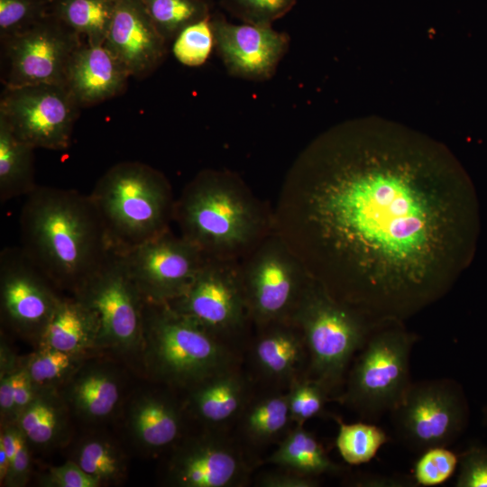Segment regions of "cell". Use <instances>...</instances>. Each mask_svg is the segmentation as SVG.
Returning <instances> with one entry per match:
<instances>
[{
	"instance_id": "cell-1",
	"label": "cell",
	"mask_w": 487,
	"mask_h": 487,
	"mask_svg": "<svg viewBox=\"0 0 487 487\" xmlns=\"http://www.w3.org/2000/svg\"><path fill=\"white\" fill-rule=\"evenodd\" d=\"M272 214L310 278L377 326L402 324L446 296L480 232L475 188L454 153L379 116L312 140Z\"/></svg>"
},
{
	"instance_id": "cell-2",
	"label": "cell",
	"mask_w": 487,
	"mask_h": 487,
	"mask_svg": "<svg viewBox=\"0 0 487 487\" xmlns=\"http://www.w3.org/2000/svg\"><path fill=\"white\" fill-rule=\"evenodd\" d=\"M25 254L59 290L74 294L111 252L89 195L74 189L37 188L20 216Z\"/></svg>"
},
{
	"instance_id": "cell-3",
	"label": "cell",
	"mask_w": 487,
	"mask_h": 487,
	"mask_svg": "<svg viewBox=\"0 0 487 487\" xmlns=\"http://www.w3.org/2000/svg\"><path fill=\"white\" fill-rule=\"evenodd\" d=\"M173 220L207 259L241 261L273 231V214L225 170L198 172L175 201Z\"/></svg>"
},
{
	"instance_id": "cell-4",
	"label": "cell",
	"mask_w": 487,
	"mask_h": 487,
	"mask_svg": "<svg viewBox=\"0 0 487 487\" xmlns=\"http://www.w3.org/2000/svg\"><path fill=\"white\" fill-rule=\"evenodd\" d=\"M88 195L115 253H125L167 232L174 217L176 200L169 180L142 162L115 164Z\"/></svg>"
},
{
	"instance_id": "cell-5",
	"label": "cell",
	"mask_w": 487,
	"mask_h": 487,
	"mask_svg": "<svg viewBox=\"0 0 487 487\" xmlns=\"http://www.w3.org/2000/svg\"><path fill=\"white\" fill-rule=\"evenodd\" d=\"M141 352L156 380L188 390L239 362L229 344L164 303H144Z\"/></svg>"
},
{
	"instance_id": "cell-6",
	"label": "cell",
	"mask_w": 487,
	"mask_h": 487,
	"mask_svg": "<svg viewBox=\"0 0 487 487\" xmlns=\"http://www.w3.org/2000/svg\"><path fill=\"white\" fill-rule=\"evenodd\" d=\"M290 320L301 331L306 344V376L321 383L332 397H337L353 358L378 326L334 299L312 279Z\"/></svg>"
},
{
	"instance_id": "cell-7",
	"label": "cell",
	"mask_w": 487,
	"mask_h": 487,
	"mask_svg": "<svg viewBox=\"0 0 487 487\" xmlns=\"http://www.w3.org/2000/svg\"><path fill=\"white\" fill-rule=\"evenodd\" d=\"M417 335L402 324L376 327L357 353L337 400L375 419L391 412L410 384V355Z\"/></svg>"
},
{
	"instance_id": "cell-8",
	"label": "cell",
	"mask_w": 487,
	"mask_h": 487,
	"mask_svg": "<svg viewBox=\"0 0 487 487\" xmlns=\"http://www.w3.org/2000/svg\"><path fill=\"white\" fill-rule=\"evenodd\" d=\"M240 269L257 329L290 320L311 278L286 242L273 230L240 261Z\"/></svg>"
},
{
	"instance_id": "cell-9",
	"label": "cell",
	"mask_w": 487,
	"mask_h": 487,
	"mask_svg": "<svg viewBox=\"0 0 487 487\" xmlns=\"http://www.w3.org/2000/svg\"><path fill=\"white\" fill-rule=\"evenodd\" d=\"M70 295L85 303L97 317L95 349L123 354L141 351L145 301L122 253L111 251L98 269Z\"/></svg>"
},
{
	"instance_id": "cell-10",
	"label": "cell",
	"mask_w": 487,
	"mask_h": 487,
	"mask_svg": "<svg viewBox=\"0 0 487 487\" xmlns=\"http://www.w3.org/2000/svg\"><path fill=\"white\" fill-rule=\"evenodd\" d=\"M391 413L399 437L420 454L453 444L467 426L469 409L461 386L444 378L411 383Z\"/></svg>"
},
{
	"instance_id": "cell-11",
	"label": "cell",
	"mask_w": 487,
	"mask_h": 487,
	"mask_svg": "<svg viewBox=\"0 0 487 487\" xmlns=\"http://www.w3.org/2000/svg\"><path fill=\"white\" fill-rule=\"evenodd\" d=\"M166 304L229 345L251 322L240 261L207 259L188 289Z\"/></svg>"
},
{
	"instance_id": "cell-12",
	"label": "cell",
	"mask_w": 487,
	"mask_h": 487,
	"mask_svg": "<svg viewBox=\"0 0 487 487\" xmlns=\"http://www.w3.org/2000/svg\"><path fill=\"white\" fill-rule=\"evenodd\" d=\"M79 108L67 87L57 84L4 87L0 98V117L34 149H68Z\"/></svg>"
},
{
	"instance_id": "cell-13",
	"label": "cell",
	"mask_w": 487,
	"mask_h": 487,
	"mask_svg": "<svg viewBox=\"0 0 487 487\" xmlns=\"http://www.w3.org/2000/svg\"><path fill=\"white\" fill-rule=\"evenodd\" d=\"M83 41L51 12L25 31L1 40L4 87L65 86L68 66Z\"/></svg>"
},
{
	"instance_id": "cell-14",
	"label": "cell",
	"mask_w": 487,
	"mask_h": 487,
	"mask_svg": "<svg viewBox=\"0 0 487 487\" xmlns=\"http://www.w3.org/2000/svg\"><path fill=\"white\" fill-rule=\"evenodd\" d=\"M20 248L0 255V305L4 323L39 344L61 295Z\"/></svg>"
},
{
	"instance_id": "cell-15",
	"label": "cell",
	"mask_w": 487,
	"mask_h": 487,
	"mask_svg": "<svg viewBox=\"0 0 487 487\" xmlns=\"http://www.w3.org/2000/svg\"><path fill=\"white\" fill-rule=\"evenodd\" d=\"M122 254L144 301L165 304L188 289L207 259L170 230Z\"/></svg>"
},
{
	"instance_id": "cell-16",
	"label": "cell",
	"mask_w": 487,
	"mask_h": 487,
	"mask_svg": "<svg viewBox=\"0 0 487 487\" xmlns=\"http://www.w3.org/2000/svg\"><path fill=\"white\" fill-rule=\"evenodd\" d=\"M250 472L235 441L211 429L177 446L169 461L166 479L177 487H239L248 482Z\"/></svg>"
},
{
	"instance_id": "cell-17",
	"label": "cell",
	"mask_w": 487,
	"mask_h": 487,
	"mask_svg": "<svg viewBox=\"0 0 487 487\" xmlns=\"http://www.w3.org/2000/svg\"><path fill=\"white\" fill-rule=\"evenodd\" d=\"M215 48L228 73L248 80L271 78L286 54L289 37L271 26L234 24L216 14L210 16Z\"/></svg>"
},
{
	"instance_id": "cell-18",
	"label": "cell",
	"mask_w": 487,
	"mask_h": 487,
	"mask_svg": "<svg viewBox=\"0 0 487 487\" xmlns=\"http://www.w3.org/2000/svg\"><path fill=\"white\" fill-rule=\"evenodd\" d=\"M167 43L142 0H117L104 44L130 77L142 78L154 71L167 54Z\"/></svg>"
},
{
	"instance_id": "cell-19",
	"label": "cell",
	"mask_w": 487,
	"mask_h": 487,
	"mask_svg": "<svg viewBox=\"0 0 487 487\" xmlns=\"http://www.w3.org/2000/svg\"><path fill=\"white\" fill-rule=\"evenodd\" d=\"M129 73L103 44L83 41L66 71L65 87L82 106L106 101L124 91Z\"/></svg>"
},
{
	"instance_id": "cell-20",
	"label": "cell",
	"mask_w": 487,
	"mask_h": 487,
	"mask_svg": "<svg viewBox=\"0 0 487 487\" xmlns=\"http://www.w3.org/2000/svg\"><path fill=\"white\" fill-rule=\"evenodd\" d=\"M257 371L266 379L289 384L308 367V351L303 335L291 321L271 324L258 329L252 348Z\"/></svg>"
},
{
	"instance_id": "cell-21",
	"label": "cell",
	"mask_w": 487,
	"mask_h": 487,
	"mask_svg": "<svg viewBox=\"0 0 487 487\" xmlns=\"http://www.w3.org/2000/svg\"><path fill=\"white\" fill-rule=\"evenodd\" d=\"M249 399L248 382L237 366L191 388L188 404L197 418L216 429L238 418Z\"/></svg>"
},
{
	"instance_id": "cell-22",
	"label": "cell",
	"mask_w": 487,
	"mask_h": 487,
	"mask_svg": "<svg viewBox=\"0 0 487 487\" xmlns=\"http://www.w3.org/2000/svg\"><path fill=\"white\" fill-rule=\"evenodd\" d=\"M122 384L111 367H79L65 382L62 396L69 409L82 419L96 422L108 418L119 405Z\"/></svg>"
},
{
	"instance_id": "cell-23",
	"label": "cell",
	"mask_w": 487,
	"mask_h": 487,
	"mask_svg": "<svg viewBox=\"0 0 487 487\" xmlns=\"http://www.w3.org/2000/svg\"><path fill=\"white\" fill-rule=\"evenodd\" d=\"M128 427L139 446L156 452L171 446L179 438L181 413L168 396L156 392L143 393L131 403Z\"/></svg>"
},
{
	"instance_id": "cell-24",
	"label": "cell",
	"mask_w": 487,
	"mask_h": 487,
	"mask_svg": "<svg viewBox=\"0 0 487 487\" xmlns=\"http://www.w3.org/2000/svg\"><path fill=\"white\" fill-rule=\"evenodd\" d=\"M97 329L91 308L74 295L61 296L39 345L83 354L95 349Z\"/></svg>"
},
{
	"instance_id": "cell-25",
	"label": "cell",
	"mask_w": 487,
	"mask_h": 487,
	"mask_svg": "<svg viewBox=\"0 0 487 487\" xmlns=\"http://www.w3.org/2000/svg\"><path fill=\"white\" fill-rule=\"evenodd\" d=\"M69 408L56 388L37 389L33 400L15 424L29 443L41 448L55 447L69 434Z\"/></svg>"
},
{
	"instance_id": "cell-26",
	"label": "cell",
	"mask_w": 487,
	"mask_h": 487,
	"mask_svg": "<svg viewBox=\"0 0 487 487\" xmlns=\"http://www.w3.org/2000/svg\"><path fill=\"white\" fill-rule=\"evenodd\" d=\"M244 440L259 447L283 437L292 423L287 392H272L247 401L238 417Z\"/></svg>"
},
{
	"instance_id": "cell-27",
	"label": "cell",
	"mask_w": 487,
	"mask_h": 487,
	"mask_svg": "<svg viewBox=\"0 0 487 487\" xmlns=\"http://www.w3.org/2000/svg\"><path fill=\"white\" fill-rule=\"evenodd\" d=\"M267 462L316 478L324 474H339L343 471L342 466L328 457L317 437L303 426L289 429Z\"/></svg>"
},
{
	"instance_id": "cell-28",
	"label": "cell",
	"mask_w": 487,
	"mask_h": 487,
	"mask_svg": "<svg viewBox=\"0 0 487 487\" xmlns=\"http://www.w3.org/2000/svg\"><path fill=\"white\" fill-rule=\"evenodd\" d=\"M34 148L20 140L0 117V200L28 196L36 188Z\"/></svg>"
},
{
	"instance_id": "cell-29",
	"label": "cell",
	"mask_w": 487,
	"mask_h": 487,
	"mask_svg": "<svg viewBox=\"0 0 487 487\" xmlns=\"http://www.w3.org/2000/svg\"><path fill=\"white\" fill-rule=\"evenodd\" d=\"M117 0H53L51 13L90 44H103Z\"/></svg>"
},
{
	"instance_id": "cell-30",
	"label": "cell",
	"mask_w": 487,
	"mask_h": 487,
	"mask_svg": "<svg viewBox=\"0 0 487 487\" xmlns=\"http://www.w3.org/2000/svg\"><path fill=\"white\" fill-rule=\"evenodd\" d=\"M73 461L95 479L99 486L119 482L126 468L120 449L103 436L84 439L77 447Z\"/></svg>"
},
{
	"instance_id": "cell-31",
	"label": "cell",
	"mask_w": 487,
	"mask_h": 487,
	"mask_svg": "<svg viewBox=\"0 0 487 487\" xmlns=\"http://www.w3.org/2000/svg\"><path fill=\"white\" fill-rule=\"evenodd\" d=\"M164 40L173 41L187 26L210 17L206 0H142Z\"/></svg>"
},
{
	"instance_id": "cell-32",
	"label": "cell",
	"mask_w": 487,
	"mask_h": 487,
	"mask_svg": "<svg viewBox=\"0 0 487 487\" xmlns=\"http://www.w3.org/2000/svg\"><path fill=\"white\" fill-rule=\"evenodd\" d=\"M337 424L335 446L343 460L351 465L369 463L389 440L386 432L373 424H347L340 419Z\"/></svg>"
},
{
	"instance_id": "cell-33",
	"label": "cell",
	"mask_w": 487,
	"mask_h": 487,
	"mask_svg": "<svg viewBox=\"0 0 487 487\" xmlns=\"http://www.w3.org/2000/svg\"><path fill=\"white\" fill-rule=\"evenodd\" d=\"M81 355L41 345L24 366L37 389H58L80 367Z\"/></svg>"
},
{
	"instance_id": "cell-34",
	"label": "cell",
	"mask_w": 487,
	"mask_h": 487,
	"mask_svg": "<svg viewBox=\"0 0 487 487\" xmlns=\"http://www.w3.org/2000/svg\"><path fill=\"white\" fill-rule=\"evenodd\" d=\"M287 395L290 419L296 426H304L308 420L322 414L332 397L321 383L306 375L289 384Z\"/></svg>"
},
{
	"instance_id": "cell-35",
	"label": "cell",
	"mask_w": 487,
	"mask_h": 487,
	"mask_svg": "<svg viewBox=\"0 0 487 487\" xmlns=\"http://www.w3.org/2000/svg\"><path fill=\"white\" fill-rule=\"evenodd\" d=\"M172 42L173 55L180 63L188 67L204 64L215 47L210 17L187 26Z\"/></svg>"
},
{
	"instance_id": "cell-36",
	"label": "cell",
	"mask_w": 487,
	"mask_h": 487,
	"mask_svg": "<svg viewBox=\"0 0 487 487\" xmlns=\"http://www.w3.org/2000/svg\"><path fill=\"white\" fill-rule=\"evenodd\" d=\"M459 456L446 446L428 448L414 464L412 479L416 486H435L446 482L458 467Z\"/></svg>"
},
{
	"instance_id": "cell-37",
	"label": "cell",
	"mask_w": 487,
	"mask_h": 487,
	"mask_svg": "<svg viewBox=\"0 0 487 487\" xmlns=\"http://www.w3.org/2000/svg\"><path fill=\"white\" fill-rule=\"evenodd\" d=\"M48 0H0L1 40L30 28L51 12Z\"/></svg>"
},
{
	"instance_id": "cell-38",
	"label": "cell",
	"mask_w": 487,
	"mask_h": 487,
	"mask_svg": "<svg viewBox=\"0 0 487 487\" xmlns=\"http://www.w3.org/2000/svg\"><path fill=\"white\" fill-rule=\"evenodd\" d=\"M297 0H220L223 8L244 22L253 25L271 26L285 15Z\"/></svg>"
},
{
	"instance_id": "cell-39",
	"label": "cell",
	"mask_w": 487,
	"mask_h": 487,
	"mask_svg": "<svg viewBox=\"0 0 487 487\" xmlns=\"http://www.w3.org/2000/svg\"><path fill=\"white\" fill-rule=\"evenodd\" d=\"M456 487H487V447L473 446L459 455Z\"/></svg>"
},
{
	"instance_id": "cell-40",
	"label": "cell",
	"mask_w": 487,
	"mask_h": 487,
	"mask_svg": "<svg viewBox=\"0 0 487 487\" xmlns=\"http://www.w3.org/2000/svg\"><path fill=\"white\" fill-rule=\"evenodd\" d=\"M42 485L48 487H98V482L85 473L73 460L51 467L42 476Z\"/></svg>"
},
{
	"instance_id": "cell-41",
	"label": "cell",
	"mask_w": 487,
	"mask_h": 487,
	"mask_svg": "<svg viewBox=\"0 0 487 487\" xmlns=\"http://www.w3.org/2000/svg\"><path fill=\"white\" fill-rule=\"evenodd\" d=\"M28 445V440L19 429L16 451L11 462L5 485L20 487L25 485L28 482L31 471Z\"/></svg>"
},
{
	"instance_id": "cell-42",
	"label": "cell",
	"mask_w": 487,
	"mask_h": 487,
	"mask_svg": "<svg viewBox=\"0 0 487 487\" xmlns=\"http://www.w3.org/2000/svg\"><path fill=\"white\" fill-rule=\"evenodd\" d=\"M280 469V471L266 472L261 474L257 485L262 487H317L319 485V481L316 477L284 468Z\"/></svg>"
},
{
	"instance_id": "cell-43",
	"label": "cell",
	"mask_w": 487,
	"mask_h": 487,
	"mask_svg": "<svg viewBox=\"0 0 487 487\" xmlns=\"http://www.w3.org/2000/svg\"><path fill=\"white\" fill-rule=\"evenodd\" d=\"M37 388L32 381L25 366L14 373V406L16 419L22 411L33 400Z\"/></svg>"
},
{
	"instance_id": "cell-44",
	"label": "cell",
	"mask_w": 487,
	"mask_h": 487,
	"mask_svg": "<svg viewBox=\"0 0 487 487\" xmlns=\"http://www.w3.org/2000/svg\"><path fill=\"white\" fill-rule=\"evenodd\" d=\"M14 373L15 371L0 378V414L1 425L15 423L14 406Z\"/></svg>"
},
{
	"instance_id": "cell-45",
	"label": "cell",
	"mask_w": 487,
	"mask_h": 487,
	"mask_svg": "<svg viewBox=\"0 0 487 487\" xmlns=\"http://www.w3.org/2000/svg\"><path fill=\"white\" fill-rule=\"evenodd\" d=\"M353 486L359 487H407L416 486L413 479L399 476L366 474L356 477L350 482Z\"/></svg>"
},
{
	"instance_id": "cell-46",
	"label": "cell",
	"mask_w": 487,
	"mask_h": 487,
	"mask_svg": "<svg viewBox=\"0 0 487 487\" xmlns=\"http://www.w3.org/2000/svg\"><path fill=\"white\" fill-rule=\"evenodd\" d=\"M483 415H484L485 421L487 423V406L484 408Z\"/></svg>"
},
{
	"instance_id": "cell-47",
	"label": "cell",
	"mask_w": 487,
	"mask_h": 487,
	"mask_svg": "<svg viewBox=\"0 0 487 487\" xmlns=\"http://www.w3.org/2000/svg\"><path fill=\"white\" fill-rule=\"evenodd\" d=\"M48 1L52 2L53 0H48Z\"/></svg>"
}]
</instances>
